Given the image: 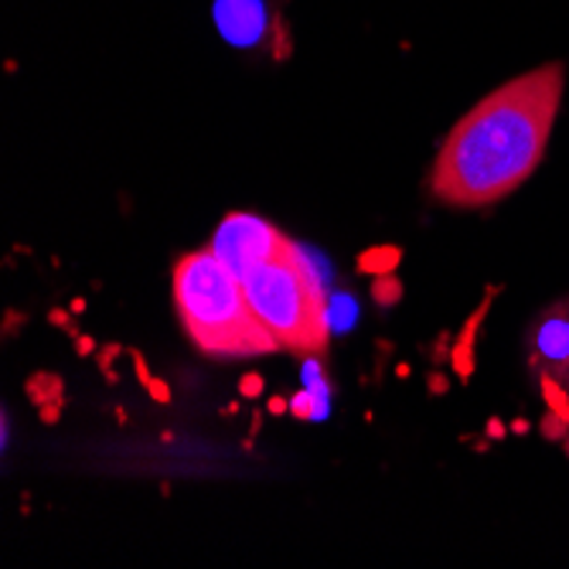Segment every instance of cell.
<instances>
[{
	"mask_svg": "<svg viewBox=\"0 0 569 569\" xmlns=\"http://www.w3.org/2000/svg\"><path fill=\"white\" fill-rule=\"evenodd\" d=\"M290 246L293 242L277 226H270L267 219L249 216V212H229L219 222L209 249L242 280L249 270H256L260 263L273 260V256H280Z\"/></svg>",
	"mask_w": 569,
	"mask_h": 569,
	"instance_id": "5",
	"label": "cell"
},
{
	"mask_svg": "<svg viewBox=\"0 0 569 569\" xmlns=\"http://www.w3.org/2000/svg\"><path fill=\"white\" fill-rule=\"evenodd\" d=\"M28 399L41 409L48 402H66V389H62V379L51 376V372H38L28 379Z\"/></svg>",
	"mask_w": 569,
	"mask_h": 569,
	"instance_id": "8",
	"label": "cell"
},
{
	"mask_svg": "<svg viewBox=\"0 0 569 569\" xmlns=\"http://www.w3.org/2000/svg\"><path fill=\"white\" fill-rule=\"evenodd\" d=\"M427 389H430L433 396H443V392L450 389V379H447V376H437V372H433V376L427 379Z\"/></svg>",
	"mask_w": 569,
	"mask_h": 569,
	"instance_id": "16",
	"label": "cell"
},
{
	"mask_svg": "<svg viewBox=\"0 0 569 569\" xmlns=\"http://www.w3.org/2000/svg\"><path fill=\"white\" fill-rule=\"evenodd\" d=\"M123 351H127L123 345H107V348L99 351V369L107 372V379H110V382L117 379V376H113V358H117V355H123Z\"/></svg>",
	"mask_w": 569,
	"mask_h": 569,
	"instance_id": "12",
	"label": "cell"
},
{
	"mask_svg": "<svg viewBox=\"0 0 569 569\" xmlns=\"http://www.w3.org/2000/svg\"><path fill=\"white\" fill-rule=\"evenodd\" d=\"M147 389H150V396L158 399V402H171V389H168L161 379H150V382H147Z\"/></svg>",
	"mask_w": 569,
	"mask_h": 569,
	"instance_id": "15",
	"label": "cell"
},
{
	"mask_svg": "<svg viewBox=\"0 0 569 569\" xmlns=\"http://www.w3.org/2000/svg\"><path fill=\"white\" fill-rule=\"evenodd\" d=\"M267 409L280 417V412H290V399H287V396H273V399L267 402Z\"/></svg>",
	"mask_w": 569,
	"mask_h": 569,
	"instance_id": "17",
	"label": "cell"
},
{
	"mask_svg": "<svg viewBox=\"0 0 569 569\" xmlns=\"http://www.w3.org/2000/svg\"><path fill=\"white\" fill-rule=\"evenodd\" d=\"M402 283L392 277V273H386V277H376V283H372V300L379 303V307H396L399 300H402Z\"/></svg>",
	"mask_w": 569,
	"mask_h": 569,
	"instance_id": "10",
	"label": "cell"
},
{
	"mask_svg": "<svg viewBox=\"0 0 569 569\" xmlns=\"http://www.w3.org/2000/svg\"><path fill=\"white\" fill-rule=\"evenodd\" d=\"M399 263H402V249L399 246H376V249H366L358 256V273L386 277V273H396Z\"/></svg>",
	"mask_w": 569,
	"mask_h": 569,
	"instance_id": "7",
	"label": "cell"
},
{
	"mask_svg": "<svg viewBox=\"0 0 569 569\" xmlns=\"http://www.w3.org/2000/svg\"><path fill=\"white\" fill-rule=\"evenodd\" d=\"M263 389H267V382H263V376H260V372H246V376L239 379V396H242V399L263 396Z\"/></svg>",
	"mask_w": 569,
	"mask_h": 569,
	"instance_id": "11",
	"label": "cell"
},
{
	"mask_svg": "<svg viewBox=\"0 0 569 569\" xmlns=\"http://www.w3.org/2000/svg\"><path fill=\"white\" fill-rule=\"evenodd\" d=\"M307 382H310V389H315V392H321V396H331V386H328V379L318 372V366H307Z\"/></svg>",
	"mask_w": 569,
	"mask_h": 569,
	"instance_id": "13",
	"label": "cell"
},
{
	"mask_svg": "<svg viewBox=\"0 0 569 569\" xmlns=\"http://www.w3.org/2000/svg\"><path fill=\"white\" fill-rule=\"evenodd\" d=\"M246 297L260 321L273 331L280 348L293 355H325L331 341V315L318 290L315 273L290 246L273 260L242 277Z\"/></svg>",
	"mask_w": 569,
	"mask_h": 569,
	"instance_id": "3",
	"label": "cell"
},
{
	"mask_svg": "<svg viewBox=\"0 0 569 569\" xmlns=\"http://www.w3.org/2000/svg\"><path fill=\"white\" fill-rule=\"evenodd\" d=\"M72 341H76V351H79V355H92V348H96V341H92L89 335H76Z\"/></svg>",
	"mask_w": 569,
	"mask_h": 569,
	"instance_id": "18",
	"label": "cell"
},
{
	"mask_svg": "<svg viewBox=\"0 0 569 569\" xmlns=\"http://www.w3.org/2000/svg\"><path fill=\"white\" fill-rule=\"evenodd\" d=\"M501 433H505V427H501L498 420H491V423H488V437H495V440H498Z\"/></svg>",
	"mask_w": 569,
	"mask_h": 569,
	"instance_id": "19",
	"label": "cell"
},
{
	"mask_svg": "<svg viewBox=\"0 0 569 569\" xmlns=\"http://www.w3.org/2000/svg\"><path fill=\"white\" fill-rule=\"evenodd\" d=\"M174 310L201 355L256 358L280 351L273 331L252 310L242 280L212 249L184 252L174 263Z\"/></svg>",
	"mask_w": 569,
	"mask_h": 569,
	"instance_id": "2",
	"label": "cell"
},
{
	"mask_svg": "<svg viewBox=\"0 0 569 569\" xmlns=\"http://www.w3.org/2000/svg\"><path fill=\"white\" fill-rule=\"evenodd\" d=\"M216 31L239 51H270L283 59L290 38L270 0H212Z\"/></svg>",
	"mask_w": 569,
	"mask_h": 569,
	"instance_id": "4",
	"label": "cell"
},
{
	"mask_svg": "<svg viewBox=\"0 0 569 569\" xmlns=\"http://www.w3.org/2000/svg\"><path fill=\"white\" fill-rule=\"evenodd\" d=\"M526 358L539 382L569 392V297L552 300L532 318L526 331Z\"/></svg>",
	"mask_w": 569,
	"mask_h": 569,
	"instance_id": "6",
	"label": "cell"
},
{
	"mask_svg": "<svg viewBox=\"0 0 569 569\" xmlns=\"http://www.w3.org/2000/svg\"><path fill=\"white\" fill-rule=\"evenodd\" d=\"M566 66L546 62L508 79L463 113L430 168L427 188L447 209H491L542 164L562 107Z\"/></svg>",
	"mask_w": 569,
	"mask_h": 569,
	"instance_id": "1",
	"label": "cell"
},
{
	"mask_svg": "<svg viewBox=\"0 0 569 569\" xmlns=\"http://www.w3.org/2000/svg\"><path fill=\"white\" fill-rule=\"evenodd\" d=\"M328 396H321V392H315V389H303V392H297L293 399H290V412L297 420H325L328 417V402H325Z\"/></svg>",
	"mask_w": 569,
	"mask_h": 569,
	"instance_id": "9",
	"label": "cell"
},
{
	"mask_svg": "<svg viewBox=\"0 0 569 569\" xmlns=\"http://www.w3.org/2000/svg\"><path fill=\"white\" fill-rule=\"evenodd\" d=\"M48 321H51V325H59L62 331H69L72 338L79 335V331H76V325L69 321V315H66V310H51V315H48Z\"/></svg>",
	"mask_w": 569,
	"mask_h": 569,
	"instance_id": "14",
	"label": "cell"
}]
</instances>
